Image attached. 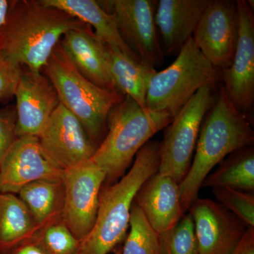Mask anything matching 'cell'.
<instances>
[{
  "label": "cell",
  "instance_id": "ac0fdd59",
  "mask_svg": "<svg viewBox=\"0 0 254 254\" xmlns=\"http://www.w3.org/2000/svg\"><path fill=\"white\" fill-rule=\"evenodd\" d=\"M78 71L95 85L112 92L117 91L110 77L106 46L91 26L68 31L60 42Z\"/></svg>",
  "mask_w": 254,
  "mask_h": 254
},
{
  "label": "cell",
  "instance_id": "ffe728a7",
  "mask_svg": "<svg viewBox=\"0 0 254 254\" xmlns=\"http://www.w3.org/2000/svg\"><path fill=\"white\" fill-rule=\"evenodd\" d=\"M106 46L107 61L110 77L117 91L146 108L147 88L155 68L135 61L120 50Z\"/></svg>",
  "mask_w": 254,
  "mask_h": 254
},
{
  "label": "cell",
  "instance_id": "3957f363",
  "mask_svg": "<svg viewBox=\"0 0 254 254\" xmlns=\"http://www.w3.org/2000/svg\"><path fill=\"white\" fill-rule=\"evenodd\" d=\"M160 143L149 141L138 152L128 173L102 187L91 231L81 242L78 254H108L126 238L137 192L160 165Z\"/></svg>",
  "mask_w": 254,
  "mask_h": 254
},
{
  "label": "cell",
  "instance_id": "1f68e13d",
  "mask_svg": "<svg viewBox=\"0 0 254 254\" xmlns=\"http://www.w3.org/2000/svg\"><path fill=\"white\" fill-rule=\"evenodd\" d=\"M10 1L0 0V32L4 26L9 13Z\"/></svg>",
  "mask_w": 254,
  "mask_h": 254
},
{
  "label": "cell",
  "instance_id": "83f0119b",
  "mask_svg": "<svg viewBox=\"0 0 254 254\" xmlns=\"http://www.w3.org/2000/svg\"><path fill=\"white\" fill-rule=\"evenodd\" d=\"M21 72V65L0 55V102L14 95Z\"/></svg>",
  "mask_w": 254,
  "mask_h": 254
},
{
  "label": "cell",
  "instance_id": "8992f818",
  "mask_svg": "<svg viewBox=\"0 0 254 254\" xmlns=\"http://www.w3.org/2000/svg\"><path fill=\"white\" fill-rule=\"evenodd\" d=\"M221 71L211 64L190 38L168 67L152 75L147 88L145 106L165 112L174 118L203 87L215 86Z\"/></svg>",
  "mask_w": 254,
  "mask_h": 254
},
{
  "label": "cell",
  "instance_id": "44dd1931",
  "mask_svg": "<svg viewBox=\"0 0 254 254\" xmlns=\"http://www.w3.org/2000/svg\"><path fill=\"white\" fill-rule=\"evenodd\" d=\"M40 228L19 197L0 193V254L33 238Z\"/></svg>",
  "mask_w": 254,
  "mask_h": 254
},
{
  "label": "cell",
  "instance_id": "4316f807",
  "mask_svg": "<svg viewBox=\"0 0 254 254\" xmlns=\"http://www.w3.org/2000/svg\"><path fill=\"white\" fill-rule=\"evenodd\" d=\"M218 203L230 210L247 226L254 227V195L232 189H213Z\"/></svg>",
  "mask_w": 254,
  "mask_h": 254
},
{
  "label": "cell",
  "instance_id": "5bb4252c",
  "mask_svg": "<svg viewBox=\"0 0 254 254\" xmlns=\"http://www.w3.org/2000/svg\"><path fill=\"white\" fill-rule=\"evenodd\" d=\"M199 254H230L249 227L218 201L197 198L190 208Z\"/></svg>",
  "mask_w": 254,
  "mask_h": 254
},
{
  "label": "cell",
  "instance_id": "5b68a950",
  "mask_svg": "<svg viewBox=\"0 0 254 254\" xmlns=\"http://www.w3.org/2000/svg\"><path fill=\"white\" fill-rule=\"evenodd\" d=\"M42 71L54 86L60 103L78 119L92 141L99 146L106 136L110 110L125 95L100 88L85 78L60 43Z\"/></svg>",
  "mask_w": 254,
  "mask_h": 254
},
{
  "label": "cell",
  "instance_id": "f1b7e54d",
  "mask_svg": "<svg viewBox=\"0 0 254 254\" xmlns=\"http://www.w3.org/2000/svg\"><path fill=\"white\" fill-rule=\"evenodd\" d=\"M16 111H0V166L17 136L16 134Z\"/></svg>",
  "mask_w": 254,
  "mask_h": 254
},
{
  "label": "cell",
  "instance_id": "ba28073f",
  "mask_svg": "<svg viewBox=\"0 0 254 254\" xmlns=\"http://www.w3.org/2000/svg\"><path fill=\"white\" fill-rule=\"evenodd\" d=\"M115 16L120 36L142 63L151 67L164 62V53L155 21L157 1L113 0L98 1Z\"/></svg>",
  "mask_w": 254,
  "mask_h": 254
},
{
  "label": "cell",
  "instance_id": "603a6c76",
  "mask_svg": "<svg viewBox=\"0 0 254 254\" xmlns=\"http://www.w3.org/2000/svg\"><path fill=\"white\" fill-rule=\"evenodd\" d=\"M202 187L232 189L252 193L254 190V149L247 147L232 153L218 169L210 173Z\"/></svg>",
  "mask_w": 254,
  "mask_h": 254
},
{
  "label": "cell",
  "instance_id": "9c48e42d",
  "mask_svg": "<svg viewBox=\"0 0 254 254\" xmlns=\"http://www.w3.org/2000/svg\"><path fill=\"white\" fill-rule=\"evenodd\" d=\"M105 178L104 171L91 160L65 170L63 220L81 242L94 225Z\"/></svg>",
  "mask_w": 254,
  "mask_h": 254
},
{
  "label": "cell",
  "instance_id": "2e32d148",
  "mask_svg": "<svg viewBox=\"0 0 254 254\" xmlns=\"http://www.w3.org/2000/svg\"><path fill=\"white\" fill-rule=\"evenodd\" d=\"M211 0L157 1L155 21L164 55H177L193 36Z\"/></svg>",
  "mask_w": 254,
  "mask_h": 254
},
{
  "label": "cell",
  "instance_id": "30bf717a",
  "mask_svg": "<svg viewBox=\"0 0 254 254\" xmlns=\"http://www.w3.org/2000/svg\"><path fill=\"white\" fill-rule=\"evenodd\" d=\"M239 33L236 1L211 0L203 11L192 38L209 63L222 71L232 65Z\"/></svg>",
  "mask_w": 254,
  "mask_h": 254
},
{
  "label": "cell",
  "instance_id": "7a4b0ae2",
  "mask_svg": "<svg viewBox=\"0 0 254 254\" xmlns=\"http://www.w3.org/2000/svg\"><path fill=\"white\" fill-rule=\"evenodd\" d=\"M254 143L250 118L232 105L222 86L202 122L193 160L180 185L185 212L198 198L205 179L218 164L227 155Z\"/></svg>",
  "mask_w": 254,
  "mask_h": 254
},
{
  "label": "cell",
  "instance_id": "8fae6325",
  "mask_svg": "<svg viewBox=\"0 0 254 254\" xmlns=\"http://www.w3.org/2000/svg\"><path fill=\"white\" fill-rule=\"evenodd\" d=\"M65 170L42 148L38 137H17L0 166V193H18L38 181H63Z\"/></svg>",
  "mask_w": 254,
  "mask_h": 254
},
{
  "label": "cell",
  "instance_id": "7c38bea8",
  "mask_svg": "<svg viewBox=\"0 0 254 254\" xmlns=\"http://www.w3.org/2000/svg\"><path fill=\"white\" fill-rule=\"evenodd\" d=\"M38 138L47 155L64 170L91 160L98 148L81 122L61 103Z\"/></svg>",
  "mask_w": 254,
  "mask_h": 254
},
{
  "label": "cell",
  "instance_id": "52a82bcc",
  "mask_svg": "<svg viewBox=\"0 0 254 254\" xmlns=\"http://www.w3.org/2000/svg\"><path fill=\"white\" fill-rule=\"evenodd\" d=\"M214 90L210 86L198 90L165 128L158 173L180 185L191 165L202 122L215 101Z\"/></svg>",
  "mask_w": 254,
  "mask_h": 254
},
{
  "label": "cell",
  "instance_id": "cb8c5ba5",
  "mask_svg": "<svg viewBox=\"0 0 254 254\" xmlns=\"http://www.w3.org/2000/svg\"><path fill=\"white\" fill-rule=\"evenodd\" d=\"M129 227L121 254H163L160 234L134 203L131 207Z\"/></svg>",
  "mask_w": 254,
  "mask_h": 254
},
{
  "label": "cell",
  "instance_id": "484cf974",
  "mask_svg": "<svg viewBox=\"0 0 254 254\" xmlns=\"http://www.w3.org/2000/svg\"><path fill=\"white\" fill-rule=\"evenodd\" d=\"M35 237L47 254H78L81 245L63 219L42 227Z\"/></svg>",
  "mask_w": 254,
  "mask_h": 254
},
{
  "label": "cell",
  "instance_id": "d4e9b609",
  "mask_svg": "<svg viewBox=\"0 0 254 254\" xmlns=\"http://www.w3.org/2000/svg\"><path fill=\"white\" fill-rule=\"evenodd\" d=\"M163 254H199L194 223L190 213L176 225L160 234Z\"/></svg>",
  "mask_w": 254,
  "mask_h": 254
},
{
  "label": "cell",
  "instance_id": "4fadbf2b",
  "mask_svg": "<svg viewBox=\"0 0 254 254\" xmlns=\"http://www.w3.org/2000/svg\"><path fill=\"white\" fill-rule=\"evenodd\" d=\"M240 33L233 62L221 71L227 98L248 115L254 104V14L250 1L237 0Z\"/></svg>",
  "mask_w": 254,
  "mask_h": 254
},
{
  "label": "cell",
  "instance_id": "6da1fadb",
  "mask_svg": "<svg viewBox=\"0 0 254 254\" xmlns=\"http://www.w3.org/2000/svg\"><path fill=\"white\" fill-rule=\"evenodd\" d=\"M85 24L42 0L10 1L0 32V55L41 73L63 37Z\"/></svg>",
  "mask_w": 254,
  "mask_h": 254
},
{
  "label": "cell",
  "instance_id": "f546056e",
  "mask_svg": "<svg viewBox=\"0 0 254 254\" xmlns=\"http://www.w3.org/2000/svg\"><path fill=\"white\" fill-rule=\"evenodd\" d=\"M2 254H47L36 237L24 241Z\"/></svg>",
  "mask_w": 254,
  "mask_h": 254
},
{
  "label": "cell",
  "instance_id": "e0dca14e",
  "mask_svg": "<svg viewBox=\"0 0 254 254\" xmlns=\"http://www.w3.org/2000/svg\"><path fill=\"white\" fill-rule=\"evenodd\" d=\"M133 203L159 234L168 231L185 215L180 184L172 177L158 173L142 185Z\"/></svg>",
  "mask_w": 254,
  "mask_h": 254
},
{
  "label": "cell",
  "instance_id": "7402d4cb",
  "mask_svg": "<svg viewBox=\"0 0 254 254\" xmlns=\"http://www.w3.org/2000/svg\"><path fill=\"white\" fill-rule=\"evenodd\" d=\"M18 194L40 230L63 219L64 200L63 181L38 180L23 187Z\"/></svg>",
  "mask_w": 254,
  "mask_h": 254
},
{
  "label": "cell",
  "instance_id": "277c9868",
  "mask_svg": "<svg viewBox=\"0 0 254 254\" xmlns=\"http://www.w3.org/2000/svg\"><path fill=\"white\" fill-rule=\"evenodd\" d=\"M173 119L165 112L141 108L128 96L115 105L108 115L106 136L91 159L104 171L105 185L121 179L142 147Z\"/></svg>",
  "mask_w": 254,
  "mask_h": 254
},
{
  "label": "cell",
  "instance_id": "d6986e66",
  "mask_svg": "<svg viewBox=\"0 0 254 254\" xmlns=\"http://www.w3.org/2000/svg\"><path fill=\"white\" fill-rule=\"evenodd\" d=\"M44 4L54 6L91 26L96 36L107 46L125 53L135 61L142 63L125 44L119 32L115 16L105 11L94 0H42Z\"/></svg>",
  "mask_w": 254,
  "mask_h": 254
},
{
  "label": "cell",
  "instance_id": "4dcf8cb0",
  "mask_svg": "<svg viewBox=\"0 0 254 254\" xmlns=\"http://www.w3.org/2000/svg\"><path fill=\"white\" fill-rule=\"evenodd\" d=\"M230 254H254V227H249L242 240Z\"/></svg>",
  "mask_w": 254,
  "mask_h": 254
},
{
  "label": "cell",
  "instance_id": "9a60e30c",
  "mask_svg": "<svg viewBox=\"0 0 254 254\" xmlns=\"http://www.w3.org/2000/svg\"><path fill=\"white\" fill-rule=\"evenodd\" d=\"M16 97V136H39L60 101L46 75L22 70Z\"/></svg>",
  "mask_w": 254,
  "mask_h": 254
},
{
  "label": "cell",
  "instance_id": "d6a6232c",
  "mask_svg": "<svg viewBox=\"0 0 254 254\" xmlns=\"http://www.w3.org/2000/svg\"><path fill=\"white\" fill-rule=\"evenodd\" d=\"M122 254V248L118 249V250L116 251L115 254Z\"/></svg>",
  "mask_w": 254,
  "mask_h": 254
}]
</instances>
